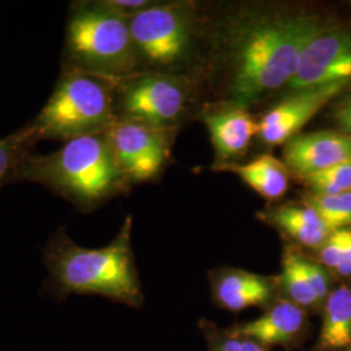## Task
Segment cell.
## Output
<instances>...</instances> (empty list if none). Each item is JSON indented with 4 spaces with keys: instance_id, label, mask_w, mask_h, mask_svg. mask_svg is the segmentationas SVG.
Returning a JSON list of instances; mask_svg holds the SVG:
<instances>
[{
    "instance_id": "cell-10",
    "label": "cell",
    "mask_w": 351,
    "mask_h": 351,
    "mask_svg": "<svg viewBox=\"0 0 351 351\" xmlns=\"http://www.w3.org/2000/svg\"><path fill=\"white\" fill-rule=\"evenodd\" d=\"M350 82H337L293 93L272 107L258 121V137L268 146L285 145L300 134L316 113L336 98Z\"/></svg>"
},
{
    "instance_id": "cell-13",
    "label": "cell",
    "mask_w": 351,
    "mask_h": 351,
    "mask_svg": "<svg viewBox=\"0 0 351 351\" xmlns=\"http://www.w3.org/2000/svg\"><path fill=\"white\" fill-rule=\"evenodd\" d=\"M306 310L289 300L277 302L261 317L234 326L229 335L252 339L261 345H289L301 335Z\"/></svg>"
},
{
    "instance_id": "cell-14",
    "label": "cell",
    "mask_w": 351,
    "mask_h": 351,
    "mask_svg": "<svg viewBox=\"0 0 351 351\" xmlns=\"http://www.w3.org/2000/svg\"><path fill=\"white\" fill-rule=\"evenodd\" d=\"M275 290L276 285L271 278L241 269L226 271L213 282L216 301L233 313L268 306L275 297Z\"/></svg>"
},
{
    "instance_id": "cell-26",
    "label": "cell",
    "mask_w": 351,
    "mask_h": 351,
    "mask_svg": "<svg viewBox=\"0 0 351 351\" xmlns=\"http://www.w3.org/2000/svg\"><path fill=\"white\" fill-rule=\"evenodd\" d=\"M336 272L341 276H351V228L349 230V239L346 242L342 259L339 262V267L336 268Z\"/></svg>"
},
{
    "instance_id": "cell-8",
    "label": "cell",
    "mask_w": 351,
    "mask_h": 351,
    "mask_svg": "<svg viewBox=\"0 0 351 351\" xmlns=\"http://www.w3.org/2000/svg\"><path fill=\"white\" fill-rule=\"evenodd\" d=\"M106 134L128 184L154 180L168 162V130L134 120L117 119Z\"/></svg>"
},
{
    "instance_id": "cell-7",
    "label": "cell",
    "mask_w": 351,
    "mask_h": 351,
    "mask_svg": "<svg viewBox=\"0 0 351 351\" xmlns=\"http://www.w3.org/2000/svg\"><path fill=\"white\" fill-rule=\"evenodd\" d=\"M142 68L163 72L180 63L189 49L190 26L177 4H154L128 20ZM143 71V69H142Z\"/></svg>"
},
{
    "instance_id": "cell-2",
    "label": "cell",
    "mask_w": 351,
    "mask_h": 351,
    "mask_svg": "<svg viewBox=\"0 0 351 351\" xmlns=\"http://www.w3.org/2000/svg\"><path fill=\"white\" fill-rule=\"evenodd\" d=\"M11 182L39 184L81 213L93 211L129 185L106 133L71 139L51 154L29 151L8 177Z\"/></svg>"
},
{
    "instance_id": "cell-12",
    "label": "cell",
    "mask_w": 351,
    "mask_h": 351,
    "mask_svg": "<svg viewBox=\"0 0 351 351\" xmlns=\"http://www.w3.org/2000/svg\"><path fill=\"white\" fill-rule=\"evenodd\" d=\"M203 121L213 141L216 163L230 164L246 152L252 137L258 136V121L246 106L234 101L210 111Z\"/></svg>"
},
{
    "instance_id": "cell-27",
    "label": "cell",
    "mask_w": 351,
    "mask_h": 351,
    "mask_svg": "<svg viewBox=\"0 0 351 351\" xmlns=\"http://www.w3.org/2000/svg\"><path fill=\"white\" fill-rule=\"evenodd\" d=\"M351 351V350H350Z\"/></svg>"
},
{
    "instance_id": "cell-6",
    "label": "cell",
    "mask_w": 351,
    "mask_h": 351,
    "mask_svg": "<svg viewBox=\"0 0 351 351\" xmlns=\"http://www.w3.org/2000/svg\"><path fill=\"white\" fill-rule=\"evenodd\" d=\"M186 106V90L165 72L141 71L117 81L114 110L117 119H128L168 130Z\"/></svg>"
},
{
    "instance_id": "cell-15",
    "label": "cell",
    "mask_w": 351,
    "mask_h": 351,
    "mask_svg": "<svg viewBox=\"0 0 351 351\" xmlns=\"http://www.w3.org/2000/svg\"><path fill=\"white\" fill-rule=\"evenodd\" d=\"M262 217L297 245L308 249H320L333 232L319 213L304 203L278 206L263 213Z\"/></svg>"
},
{
    "instance_id": "cell-20",
    "label": "cell",
    "mask_w": 351,
    "mask_h": 351,
    "mask_svg": "<svg viewBox=\"0 0 351 351\" xmlns=\"http://www.w3.org/2000/svg\"><path fill=\"white\" fill-rule=\"evenodd\" d=\"M301 181L310 188L311 194L316 195H337L351 191V160L308 176Z\"/></svg>"
},
{
    "instance_id": "cell-25",
    "label": "cell",
    "mask_w": 351,
    "mask_h": 351,
    "mask_svg": "<svg viewBox=\"0 0 351 351\" xmlns=\"http://www.w3.org/2000/svg\"><path fill=\"white\" fill-rule=\"evenodd\" d=\"M335 120L341 132L351 134V95L341 101L335 111Z\"/></svg>"
},
{
    "instance_id": "cell-22",
    "label": "cell",
    "mask_w": 351,
    "mask_h": 351,
    "mask_svg": "<svg viewBox=\"0 0 351 351\" xmlns=\"http://www.w3.org/2000/svg\"><path fill=\"white\" fill-rule=\"evenodd\" d=\"M304 268L317 300L320 303L326 301L330 293V280L326 274V268L322 264L315 263L306 258H304Z\"/></svg>"
},
{
    "instance_id": "cell-1",
    "label": "cell",
    "mask_w": 351,
    "mask_h": 351,
    "mask_svg": "<svg viewBox=\"0 0 351 351\" xmlns=\"http://www.w3.org/2000/svg\"><path fill=\"white\" fill-rule=\"evenodd\" d=\"M132 216H128L112 242L101 249H86L69 239L64 226L43 247L49 277L42 294L58 302L71 295H99L139 308L143 293L132 250Z\"/></svg>"
},
{
    "instance_id": "cell-5",
    "label": "cell",
    "mask_w": 351,
    "mask_h": 351,
    "mask_svg": "<svg viewBox=\"0 0 351 351\" xmlns=\"http://www.w3.org/2000/svg\"><path fill=\"white\" fill-rule=\"evenodd\" d=\"M119 80L82 72H62L46 106L25 128L34 139L63 141L101 134L116 123Z\"/></svg>"
},
{
    "instance_id": "cell-11",
    "label": "cell",
    "mask_w": 351,
    "mask_h": 351,
    "mask_svg": "<svg viewBox=\"0 0 351 351\" xmlns=\"http://www.w3.org/2000/svg\"><path fill=\"white\" fill-rule=\"evenodd\" d=\"M348 160H351V134L343 132L303 133L284 145V163L300 180Z\"/></svg>"
},
{
    "instance_id": "cell-9",
    "label": "cell",
    "mask_w": 351,
    "mask_h": 351,
    "mask_svg": "<svg viewBox=\"0 0 351 351\" xmlns=\"http://www.w3.org/2000/svg\"><path fill=\"white\" fill-rule=\"evenodd\" d=\"M337 82H351V32L323 25L306 45L288 88L297 93Z\"/></svg>"
},
{
    "instance_id": "cell-19",
    "label": "cell",
    "mask_w": 351,
    "mask_h": 351,
    "mask_svg": "<svg viewBox=\"0 0 351 351\" xmlns=\"http://www.w3.org/2000/svg\"><path fill=\"white\" fill-rule=\"evenodd\" d=\"M303 203L319 213L332 230L351 226V191L337 195L307 194Z\"/></svg>"
},
{
    "instance_id": "cell-17",
    "label": "cell",
    "mask_w": 351,
    "mask_h": 351,
    "mask_svg": "<svg viewBox=\"0 0 351 351\" xmlns=\"http://www.w3.org/2000/svg\"><path fill=\"white\" fill-rule=\"evenodd\" d=\"M319 342L323 349H343L351 346L350 288L341 287L329 293Z\"/></svg>"
},
{
    "instance_id": "cell-16",
    "label": "cell",
    "mask_w": 351,
    "mask_h": 351,
    "mask_svg": "<svg viewBox=\"0 0 351 351\" xmlns=\"http://www.w3.org/2000/svg\"><path fill=\"white\" fill-rule=\"evenodd\" d=\"M226 168L268 201L280 199L288 191L290 171L287 164L274 155L263 154L247 163L228 164Z\"/></svg>"
},
{
    "instance_id": "cell-4",
    "label": "cell",
    "mask_w": 351,
    "mask_h": 351,
    "mask_svg": "<svg viewBox=\"0 0 351 351\" xmlns=\"http://www.w3.org/2000/svg\"><path fill=\"white\" fill-rule=\"evenodd\" d=\"M121 80L142 71L125 17L101 1L71 4L62 52V72Z\"/></svg>"
},
{
    "instance_id": "cell-3",
    "label": "cell",
    "mask_w": 351,
    "mask_h": 351,
    "mask_svg": "<svg viewBox=\"0 0 351 351\" xmlns=\"http://www.w3.org/2000/svg\"><path fill=\"white\" fill-rule=\"evenodd\" d=\"M322 26L308 14L268 16L245 25L233 55V101L247 106L288 86L306 45Z\"/></svg>"
},
{
    "instance_id": "cell-23",
    "label": "cell",
    "mask_w": 351,
    "mask_h": 351,
    "mask_svg": "<svg viewBox=\"0 0 351 351\" xmlns=\"http://www.w3.org/2000/svg\"><path fill=\"white\" fill-rule=\"evenodd\" d=\"M213 351H267V349L252 339L228 335L213 341Z\"/></svg>"
},
{
    "instance_id": "cell-21",
    "label": "cell",
    "mask_w": 351,
    "mask_h": 351,
    "mask_svg": "<svg viewBox=\"0 0 351 351\" xmlns=\"http://www.w3.org/2000/svg\"><path fill=\"white\" fill-rule=\"evenodd\" d=\"M349 230L350 228L333 230L323 246L319 249V262L323 267L336 271L349 239Z\"/></svg>"
},
{
    "instance_id": "cell-24",
    "label": "cell",
    "mask_w": 351,
    "mask_h": 351,
    "mask_svg": "<svg viewBox=\"0 0 351 351\" xmlns=\"http://www.w3.org/2000/svg\"><path fill=\"white\" fill-rule=\"evenodd\" d=\"M101 3L110 10L125 17L126 20L156 4V1L149 0H101Z\"/></svg>"
},
{
    "instance_id": "cell-18",
    "label": "cell",
    "mask_w": 351,
    "mask_h": 351,
    "mask_svg": "<svg viewBox=\"0 0 351 351\" xmlns=\"http://www.w3.org/2000/svg\"><path fill=\"white\" fill-rule=\"evenodd\" d=\"M281 287L287 293L289 301L295 303L303 310L320 304L307 276L304 258L294 247H288L284 252Z\"/></svg>"
}]
</instances>
